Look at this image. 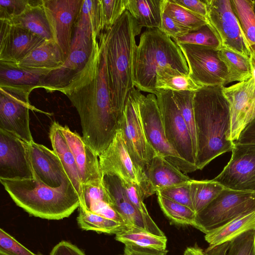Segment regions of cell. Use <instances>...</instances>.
Returning <instances> with one entry per match:
<instances>
[{"label": "cell", "instance_id": "obj_1", "mask_svg": "<svg viewBox=\"0 0 255 255\" xmlns=\"http://www.w3.org/2000/svg\"><path fill=\"white\" fill-rule=\"evenodd\" d=\"M93 36V49L87 63L60 92L76 109L82 137L99 156L120 129L122 118L112 105L103 35L94 32Z\"/></svg>", "mask_w": 255, "mask_h": 255}, {"label": "cell", "instance_id": "obj_2", "mask_svg": "<svg viewBox=\"0 0 255 255\" xmlns=\"http://www.w3.org/2000/svg\"><path fill=\"white\" fill-rule=\"evenodd\" d=\"M224 87H202L194 93L197 170H202L220 155L232 151L234 147V142L229 139L230 106L223 92Z\"/></svg>", "mask_w": 255, "mask_h": 255}, {"label": "cell", "instance_id": "obj_3", "mask_svg": "<svg viewBox=\"0 0 255 255\" xmlns=\"http://www.w3.org/2000/svg\"><path fill=\"white\" fill-rule=\"evenodd\" d=\"M141 27L128 11L114 25L101 31L104 39L111 97L116 114L122 118L128 94L133 84L135 37Z\"/></svg>", "mask_w": 255, "mask_h": 255}, {"label": "cell", "instance_id": "obj_4", "mask_svg": "<svg viewBox=\"0 0 255 255\" xmlns=\"http://www.w3.org/2000/svg\"><path fill=\"white\" fill-rule=\"evenodd\" d=\"M0 181L14 202L34 217L61 220L80 205L79 196L70 182L52 188L34 178Z\"/></svg>", "mask_w": 255, "mask_h": 255}, {"label": "cell", "instance_id": "obj_5", "mask_svg": "<svg viewBox=\"0 0 255 255\" xmlns=\"http://www.w3.org/2000/svg\"><path fill=\"white\" fill-rule=\"evenodd\" d=\"M168 67L189 75L187 63L178 44L159 29L147 28L140 35L134 52V86L155 94L156 74Z\"/></svg>", "mask_w": 255, "mask_h": 255}, {"label": "cell", "instance_id": "obj_6", "mask_svg": "<svg viewBox=\"0 0 255 255\" xmlns=\"http://www.w3.org/2000/svg\"><path fill=\"white\" fill-rule=\"evenodd\" d=\"M94 32L97 31L92 26L77 19L69 55L62 66L47 74L42 88L48 92L60 91L82 70L93 51Z\"/></svg>", "mask_w": 255, "mask_h": 255}, {"label": "cell", "instance_id": "obj_7", "mask_svg": "<svg viewBox=\"0 0 255 255\" xmlns=\"http://www.w3.org/2000/svg\"><path fill=\"white\" fill-rule=\"evenodd\" d=\"M255 211V192L224 188L197 214L198 230L206 234L234 219Z\"/></svg>", "mask_w": 255, "mask_h": 255}, {"label": "cell", "instance_id": "obj_8", "mask_svg": "<svg viewBox=\"0 0 255 255\" xmlns=\"http://www.w3.org/2000/svg\"><path fill=\"white\" fill-rule=\"evenodd\" d=\"M141 93L133 88L125 105L120 129L127 150L135 165L141 173L157 154L149 144L143 127L139 108Z\"/></svg>", "mask_w": 255, "mask_h": 255}, {"label": "cell", "instance_id": "obj_9", "mask_svg": "<svg viewBox=\"0 0 255 255\" xmlns=\"http://www.w3.org/2000/svg\"><path fill=\"white\" fill-rule=\"evenodd\" d=\"M139 108L147 141L156 153L187 173L197 170L196 166L182 158L172 147L165 135L156 96L141 94Z\"/></svg>", "mask_w": 255, "mask_h": 255}, {"label": "cell", "instance_id": "obj_10", "mask_svg": "<svg viewBox=\"0 0 255 255\" xmlns=\"http://www.w3.org/2000/svg\"><path fill=\"white\" fill-rule=\"evenodd\" d=\"M207 8L206 19L224 48L247 57L250 46L230 0H205Z\"/></svg>", "mask_w": 255, "mask_h": 255}, {"label": "cell", "instance_id": "obj_11", "mask_svg": "<svg viewBox=\"0 0 255 255\" xmlns=\"http://www.w3.org/2000/svg\"><path fill=\"white\" fill-rule=\"evenodd\" d=\"M156 96L165 135L179 156L196 167L191 136L173 97L172 91L158 90Z\"/></svg>", "mask_w": 255, "mask_h": 255}, {"label": "cell", "instance_id": "obj_12", "mask_svg": "<svg viewBox=\"0 0 255 255\" xmlns=\"http://www.w3.org/2000/svg\"><path fill=\"white\" fill-rule=\"evenodd\" d=\"M186 59L189 76L200 87L225 86L227 70L215 49L191 44H177Z\"/></svg>", "mask_w": 255, "mask_h": 255}, {"label": "cell", "instance_id": "obj_13", "mask_svg": "<svg viewBox=\"0 0 255 255\" xmlns=\"http://www.w3.org/2000/svg\"><path fill=\"white\" fill-rule=\"evenodd\" d=\"M234 143L230 161L213 180L226 188L255 192V144Z\"/></svg>", "mask_w": 255, "mask_h": 255}, {"label": "cell", "instance_id": "obj_14", "mask_svg": "<svg viewBox=\"0 0 255 255\" xmlns=\"http://www.w3.org/2000/svg\"><path fill=\"white\" fill-rule=\"evenodd\" d=\"M29 96L20 91L0 88V129L27 142L33 141L29 111H37L30 105Z\"/></svg>", "mask_w": 255, "mask_h": 255}, {"label": "cell", "instance_id": "obj_15", "mask_svg": "<svg viewBox=\"0 0 255 255\" xmlns=\"http://www.w3.org/2000/svg\"><path fill=\"white\" fill-rule=\"evenodd\" d=\"M230 111L229 139L234 142L255 118V82L253 77L223 89Z\"/></svg>", "mask_w": 255, "mask_h": 255}, {"label": "cell", "instance_id": "obj_16", "mask_svg": "<svg viewBox=\"0 0 255 255\" xmlns=\"http://www.w3.org/2000/svg\"><path fill=\"white\" fill-rule=\"evenodd\" d=\"M83 0H43L53 40L60 47L65 61L70 54L73 29Z\"/></svg>", "mask_w": 255, "mask_h": 255}, {"label": "cell", "instance_id": "obj_17", "mask_svg": "<svg viewBox=\"0 0 255 255\" xmlns=\"http://www.w3.org/2000/svg\"><path fill=\"white\" fill-rule=\"evenodd\" d=\"M26 143L15 135L0 129V179L34 178Z\"/></svg>", "mask_w": 255, "mask_h": 255}, {"label": "cell", "instance_id": "obj_18", "mask_svg": "<svg viewBox=\"0 0 255 255\" xmlns=\"http://www.w3.org/2000/svg\"><path fill=\"white\" fill-rule=\"evenodd\" d=\"M102 174H112L121 180L140 186L144 174L137 168L125 144L122 131L118 130L112 141L99 156Z\"/></svg>", "mask_w": 255, "mask_h": 255}, {"label": "cell", "instance_id": "obj_19", "mask_svg": "<svg viewBox=\"0 0 255 255\" xmlns=\"http://www.w3.org/2000/svg\"><path fill=\"white\" fill-rule=\"evenodd\" d=\"M0 62L16 64L45 39L8 21L0 20Z\"/></svg>", "mask_w": 255, "mask_h": 255}, {"label": "cell", "instance_id": "obj_20", "mask_svg": "<svg viewBox=\"0 0 255 255\" xmlns=\"http://www.w3.org/2000/svg\"><path fill=\"white\" fill-rule=\"evenodd\" d=\"M103 184L112 200L114 206L130 226L158 236H165L152 218L141 214L129 200L123 182L117 175H102Z\"/></svg>", "mask_w": 255, "mask_h": 255}, {"label": "cell", "instance_id": "obj_21", "mask_svg": "<svg viewBox=\"0 0 255 255\" xmlns=\"http://www.w3.org/2000/svg\"><path fill=\"white\" fill-rule=\"evenodd\" d=\"M26 148L34 178L52 188L58 187L64 182H71L53 150L34 141L27 142Z\"/></svg>", "mask_w": 255, "mask_h": 255}, {"label": "cell", "instance_id": "obj_22", "mask_svg": "<svg viewBox=\"0 0 255 255\" xmlns=\"http://www.w3.org/2000/svg\"><path fill=\"white\" fill-rule=\"evenodd\" d=\"M139 186L143 199L162 190L189 182L191 179L177 167L156 154L144 170Z\"/></svg>", "mask_w": 255, "mask_h": 255}, {"label": "cell", "instance_id": "obj_23", "mask_svg": "<svg viewBox=\"0 0 255 255\" xmlns=\"http://www.w3.org/2000/svg\"><path fill=\"white\" fill-rule=\"evenodd\" d=\"M60 130L73 154L83 185H103L99 156L77 132L67 126L60 125Z\"/></svg>", "mask_w": 255, "mask_h": 255}, {"label": "cell", "instance_id": "obj_24", "mask_svg": "<svg viewBox=\"0 0 255 255\" xmlns=\"http://www.w3.org/2000/svg\"><path fill=\"white\" fill-rule=\"evenodd\" d=\"M53 69H27L0 62V88L29 94L42 88L47 74Z\"/></svg>", "mask_w": 255, "mask_h": 255}, {"label": "cell", "instance_id": "obj_25", "mask_svg": "<svg viewBox=\"0 0 255 255\" xmlns=\"http://www.w3.org/2000/svg\"><path fill=\"white\" fill-rule=\"evenodd\" d=\"M49 137L53 150L60 159L68 178L79 196L80 206H83L84 196L81 176L73 154L58 122L52 123L49 129Z\"/></svg>", "mask_w": 255, "mask_h": 255}, {"label": "cell", "instance_id": "obj_26", "mask_svg": "<svg viewBox=\"0 0 255 255\" xmlns=\"http://www.w3.org/2000/svg\"><path fill=\"white\" fill-rule=\"evenodd\" d=\"M255 231V211L239 216L205 235V241L210 250L227 242H230L241 235Z\"/></svg>", "mask_w": 255, "mask_h": 255}, {"label": "cell", "instance_id": "obj_27", "mask_svg": "<svg viewBox=\"0 0 255 255\" xmlns=\"http://www.w3.org/2000/svg\"><path fill=\"white\" fill-rule=\"evenodd\" d=\"M64 62L63 52L59 45L53 40H46L16 65L27 69L54 70Z\"/></svg>", "mask_w": 255, "mask_h": 255}, {"label": "cell", "instance_id": "obj_28", "mask_svg": "<svg viewBox=\"0 0 255 255\" xmlns=\"http://www.w3.org/2000/svg\"><path fill=\"white\" fill-rule=\"evenodd\" d=\"M83 189L84 205L80 207L108 219L128 224L114 207L104 185H83Z\"/></svg>", "mask_w": 255, "mask_h": 255}, {"label": "cell", "instance_id": "obj_29", "mask_svg": "<svg viewBox=\"0 0 255 255\" xmlns=\"http://www.w3.org/2000/svg\"><path fill=\"white\" fill-rule=\"evenodd\" d=\"M162 3L163 0H126V10L141 27L159 29Z\"/></svg>", "mask_w": 255, "mask_h": 255}, {"label": "cell", "instance_id": "obj_30", "mask_svg": "<svg viewBox=\"0 0 255 255\" xmlns=\"http://www.w3.org/2000/svg\"><path fill=\"white\" fill-rule=\"evenodd\" d=\"M8 21L38 35L45 40H53L51 27L42 3L33 6ZM54 41V40H53Z\"/></svg>", "mask_w": 255, "mask_h": 255}, {"label": "cell", "instance_id": "obj_31", "mask_svg": "<svg viewBox=\"0 0 255 255\" xmlns=\"http://www.w3.org/2000/svg\"><path fill=\"white\" fill-rule=\"evenodd\" d=\"M218 55L227 70L225 85L234 82L246 81L253 77L249 57L224 48L218 50Z\"/></svg>", "mask_w": 255, "mask_h": 255}, {"label": "cell", "instance_id": "obj_32", "mask_svg": "<svg viewBox=\"0 0 255 255\" xmlns=\"http://www.w3.org/2000/svg\"><path fill=\"white\" fill-rule=\"evenodd\" d=\"M77 220L79 227L84 230L110 235H116L132 227L89 212L81 207H79Z\"/></svg>", "mask_w": 255, "mask_h": 255}, {"label": "cell", "instance_id": "obj_33", "mask_svg": "<svg viewBox=\"0 0 255 255\" xmlns=\"http://www.w3.org/2000/svg\"><path fill=\"white\" fill-rule=\"evenodd\" d=\"M115 240L125 246H134L150 249L166 250L167 238L132 227L115 235Z\"/></svg>", "mask_w": 255, "mask_h": 255}, {"label": "cell", "instance_id": "obj_34", "mask_svg": "<svg viewBox=\"0 0 255 255\" xmlns=\"http://www.w3.org/2000/svg\"><path fill=\"white\" fill-rule=\"evenodd\" d=\"M201 87L198 86L189 75L172 68H166L156 74L155 88L158 90L171 91H197Z\"/></svg>", "mask_w": 255, "mask_h": 255}, {"label": "cell", "instance_id": "obj_35", "mask_svg": "<svg viewBox=\"0 0 255 255\" xmlns=\"http://www.w3.org/2000/svg\"><path fill=\"white\" fill-rule=\"evenodd\" d=\"M233 10L248 40L250 58L255 60V15L253 0H231Z\"/></svg>", "mask_w": 255, "mask_h": 255}, {"label": "cell", "instance_id": "obj_36", "mask_svg": "<svg viewBox=\"0 0 255 255\" xmlns=\"http://www.w3.org/2000/svg\"><path fill=\"white\" fill-rule=\"evenodd\" d=\"M190 192L194 210L199 213L221 192L224 187L212 180H196L189 182Z\"/></svg>", "mask_w": 255, "mask_h": 255}, {"label": "cell", "instance_id": "obj_37", "mask_svg": "<svg viewBox=\"0 0 255 255\" xmlns=\"http://www.w3.org/2000/svg\"><path fill=\"white\" fill-rule=\"evenodd\" d=\"M159 205L164 215L174 224L191 226L198 230L197 213L190 208L156 193Z\"/></svg>", "mask_w": 255, "mask_h": 255}, {"label": "cell", "instance_id": "obj_38", "mask_svg": "<svg viewBox=\"0 0 255 255\" xmlns=\"http://www.w3.org/2000/svg\"><path fill=\"white\" fill-rule=\"evenodd\" d=\"M162 10L189 31L197 30L207 24L206 18L179 5L173 0H163Z\"/></svg>", "mask_w": 255, "mask_h": 255}, {"label": "cell", "instance_id": "obj_39", "mask_svg": "<svg viewBox=\"0 0 255 255\" xmlns=\"http://www.w3.org/2000/svg\"><path fill=\"white\" fill-rule=\"evenodd\" d=\"M195 92L172 91L173 97L186 123L193 141L196 155L197 152V131L193 99Z\"/></svg>", "mask_w": 255, "mask_h": 255}, {"label": "cell", "instance_id": "obj_40", "mask_svg": "<svg viewBox=\"0 0 255 255\" xmlns=\"http://www.w3.org/2000/svg\"><path fill=\"white\" fill-rule=\"evenodd\" d=\"M173 40L177 44L198 45L218 50L221 49L219 41L208 24L197 30L190 31L184 36L174 39Z\"/></svg>", "mask_w": 255, "mask_h": 255}, {"label": "cell", "instance_id": "obj_41", "mask_svg": "<svg viewBox=\"0 0 255 255\" xmlns=\"http://www.w3.org/2000/svg\"><path fill=\"white\" fill-rule=\"evenodd\" d=\"M100 9L102 31L107 30L127 10L126 0H100Z\"/></svg>", "mask_w": 255, "mask_h": 255}, {"label": "cell", "instance_id": "obj_42", "mask_svg": "<svg viewBox=\"0 0 255 255\" xmlns=\"http://www.w3.org/2000/svg\"><path fill=\"white\" fill-rule=\"evenodd\" d=\"M43 0H0V20H10Z\"/></svg>", "mask_w": 255, "mask_h": 255}, {"label": "cell", "instance_id": "obj_43", "mask_svg": "<svg viewBox=\"0 0 255 255\" xmlns=\"http://www.w3.org/2000/svg\"><path fill=\"white\" fill-rule=\"evenodd\" d=\"M226 255H255V231L245 233L231 241Z\"/></svg>", "mask_w": 255, "mask_h": 255}, {"label": "cell", "instance_id": "obj_44", "mask_svg": "<svg viewBox=\"0 0 255 255\" xmlns=\"http://www.w3.org/2000/svg\"><path fill=\"white\" fill-rule=\"evenodd\" d=\"M0 255H42L36 254L22 245L5 231L0 230Z\"/></svg>", "mask_w": 255, "mask_h": 255}, {"label": "cell", "instance_id": "obj_45", "mask_svg": "<svg viewBox=\"0 0 255 255\" xmlns=\"http://www.w3.org/2000/svg\"><path fill=\"white\" fill-rule=\"evenodd\" d=\"M190 181L162 190L156 193L194 210L190 192Z\"/></svg>", "mask_w": 255, "mask_h": 255}, {"label": "cell", "instance_id": "obj_46", "mask_svg": "<svg viewBox=\"0 0 255 255\" xmlns=\"http://www.w3.org/2000/svg\"><path fill=\"white\" fill-rule=\"evenodd\" d=\"M121 180L127 195L132 205L143 216L148 218H151L143 202L144 199L141 196L138 185L129 181Z\"/></svg>", "mask_w": 255, "mask_h": 255}, {"label": "cell", "instance_id": "obj_47", "mask_svg": "<svg viewBox=\"0 0 255 255\" xmlns=\"http://www.w3.org/2000/svg\"><path fill=\"white\" fill-rule=\"evenodd\" d=\"M159 29L172 39L181 37L190 31L173 19L163 10Z\"/></svg>", "mask_w": 255, "mask_h": 255}, {"label": "cell", "instance_id": "obj_48", "mask_svg": "<svg viewBox=\"0 0 255 255\" xmlns=\"http://www.w3.org/2000/svg\"><path fill=\"white\" fill-rule=\"evenodd\" d=\"M173 1L191 12L206 19L207 8L205 0H173Z\"/></svg>", "mask_w": 255, "mask_h": 255}, {"label": "cell", "instance_id": "obj_49", "mask_svg": "<svg viewBox=\"0 0 255 255\" xmlns=\"http://www.w3.org/2000/svg\"><path fill=\"white\" fill-rule=\"evenodd\" d=\"M50 255H86L85 253L72 243L63 241L57 244L52 250Z\"/></svg>", "mask_w": 255, "mask_h": 255}, {"label": "cell", "instance_id": "obj_50", "mask_svg": "<svg viewBox=\"0 0 255 255\" xmlns=\"http://www.w3.org/2000/svg\"><path fill=\"white\" fill-rule=\"evenodd\" d=\"M168 251H159L134 246L126 245L124 254L125 255H166Z\"/></svg>", "mask_w": 255, "mask_h": 255}, {"label": "cell", "instance_id": "obj_51", "mask_svg": "<svg viewBox=\"0 0 255 255\" xmlns=\"http://www.w3.org/2000/svg\"><path fill=\"white\" fill-rule=\"evenodd\" d=\"M234 142L240 144H255V118L241 132Z\"/></svg>", "mask_w": 255, "mask_h": 255}, {"label": "cell", "instance_id": "obj_52", "mask_svg": "<svg viewBox=\"0 0 255 255\" xmlns=\"http://www.w3.org/2000/svg\"><path fill=\"white\" fill-rule=\"evenodd\" d=\"M229 245L230 242H227L210 250H205V251L208 252L210 255H226Z\"/></svg>", "mask_w": 255, "mask_h": 255}, {"label": "cell", "instance_id": "obj_53", "mask_svg": "<svg viewBox=\"0 0 255 255\" xmlns=\"http://www.w3.org/2000/svg\"><path fill=\"white\" fill-rule=\"evenodd\" d=\"M183 255H210V254L198 246H195L187 247Z\"/></svg>", "mask_w": 255, "mask_h": 255}, {"label": "cell", "instance_id": "obj_54", "mask_svg": "<svg viewBox=\"0 0 255 255\" xmlns=\"http://www.w3.org/2000/svg\"><path fill=\"white\" fill-rule=\"evenodd\" d=\"M250 62L251 64V67H252V73H253V77L254 78V80L255 82V60L252 58H250Z\"/></svg>", "mask_w": 255, "mask_h": 255}, {"label": "cell", "instance_id": "obj_55", "mask_svg": "<svg viewBox=\"0 0 255 255\" xmlns=\"http://www.w3.org/2000/svg\"><path fill=\"white\" fill-rule=\"evenodd\" d=\"M253 10H254V14L255 15V0H253Z\"/></svg>", "mask_w": 255, "mask_h": 255}, {"label": "cell", "instance_id": "obj_56", "mask_svg": "<svg viewBox=\"0 0 255 255\" xmlns=\"http://www.w3.org/2000/svg\"><path fill=\"white\" fill-rule=\"evenodd\" d=\"M125 255L124 254H123V255Z\"/></svg>", "mask_w": 255, "mask_h": 255}, {"label": "cell", "instance_id": "obj_57", "mask_svg": "<svg viewBox=\"0 0 255 255\" xmlns=\"http://www.w3.org/2000/svg\"></svg>", "mask_w": 255, "mask_h": 255}]
</instances>
